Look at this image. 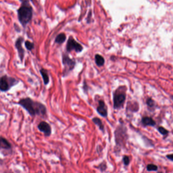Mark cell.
<instances>
[{"label": "cell", "mask_w": 173, "mask_h": 173, "mask_svg": "<svg viewBox=\"0 0 173 173\" xmlns=\"http://www.w3.org/2000/svg\"><path fill=\"white\" fill-rule=\"evenodd\" d=\"M96 110L100 115L103 117H107L108 116V109L105 102L103 100H99L98 105Z\"/></svg>", "instance_id": "30bf717a"}, {"label": "cell", "mask_w": 173, "mask_h": 173, "mask_svg": "<svg viewBox=\"0 0 173 173\" xmlns=\"http://www.w3.org/2000/svg\"><path fill=\"white\" fill-rule=\"evenodd\" d=\"M83 88V90H84V91L85 92L88 93V92L89 91L88 90L89 89V87L88 86L87 83L85 81H84Z\"/></svg>", "instance_id": "7402d4cb"}, {"label": "cell", "mask_w": 173, "mask_h": 173, "mask_svg": "<svg viewBox=\"0 0 173 173\" xmlns=\"http://www.w3.org/2000/svg\"><path fill=\"white\" fill-rule=\"evenodd\" d=\"M147 170L149 172H156L158 170V167L153 163H150L147 165Z\"/></svg>", "instance_id": "e0dca14e"}, {"label": "cell", "mask_w": 173, "mask_h": 173, "mask_svg": "<svg viewBox=\"0 0 173 173\" xmlns=\"http://www.w3.org/2000/svg\"><path fill=\"white\" fill-rule=\"evenodd\" d=\"M66 49L67 53H70L72 51H74L76 53H79L82 52V51L83 50V46L72 37H70L68 39Z\"/></svg>", "instance_id": "52a82bcc"}, {"label": "cell", "mask_w": 173, "mask_h": 173, "mask_svg": "<svg viewBox=\"0 0 173 173\" xmlns=\"http://www.w3.org/2000/svg\"><path fill=\"white\" fill-rule=\"evenodd\" d=\"M106 164L105 163V162H103V163H100L99 165H98V168L100 170V171H101L102 172L104 171H105L106 169Z\"/></svg>", "instance_id": "44dd1931"}, {"label": "cell", "mask_w": 173, "mask_h": 173, "mask_svg": "<svg viewBox=\"0 0 173 173\" xmlns=\"http://www.w3.org/2000/svg\"><path fill=\"white\" fill-rule=\"evenodd\" d=\"M153 101H152V100L151 99H149L147 100V103L148 105L150 106H151V105H153Z\"/></svg>", "instance_id": "cb8c5ba5"}, {"label": "cell", "mask_w": 173, "mask_h": 173, "mask_svg": "<svg viewBox=\"0 0 173 173\" xmlns=\"http://www.w3.org/2000/svg\"><path fill=\"white\" fill-rule=\"evenodd\" d=\"M158 130L159 132V133L163 135H166L169 133V132L167 131V130L165 129L164 128L161 127L159 128Z\"/></svg>", "instance_id": "ffe728a7"}, {"label": "cell", "mask_w": 173, "mask_h": 173, "mask_svg": "<svg viewBox=\"0 0 173 173\" xmlns=\"http://www.w3.org/2000/svg\"><path fill=\"white\" fill-rule=\"evenodd\" d=\"M11 148V145L10 142L5 138L0 137V149H10Z\"/></svg>", "instance_id": "8fae6325"}, {"label": "cell", "mask_w": 173, "mask_h": 173, "mask_svg": "<svg viewBox=\"0 0 173 173\" xmlns=\"http://www.w3.org/2000/svg\"><path fill=\"white\" fill-rule=\"evenodd\" d=\"M40 72L42 76L44 84L45 85H47L50 82V79H49V76L48 75L47 70H46L44 68H42L40 70Z\"/></svg>", "instance_id": "7c38bea8"}, {"label": "cell", "mask_w": 173, "mask_h": 173, "mask_svg": "<svg viewBox=\"0 0 173 173\" xmlns=\"http://www.w3.org/2000/svg\"><path fill=\"white\" fill-rule=\"evenodd\" d=\"M65 34H63V33H61V34H58V35L56 37L55 42V43H57V44H62L65 41Z\"/></svg>", "instance_id": "2e32d148"}, {"label": "cell", "mask_w": 173, "mask_h": 173, "mask_svg": "<svg viewBox=\"0 0 173 173\" xmlns=\"http://www.w3.org/2000/svg\"><path fill=\"white\" fill-rule=\"evenodd\" d=\"M95 61L98 66L101 67L105 64V59L103 56L99 54H96L95 55Z\"/></svg>", "instance_id": "5bb4252c"}, {"label": "cell", "mask_w": 173, "mask_h": 173, "mask_svg": "<svg viewBox=\"0 0 173 173\" xmlns=\"http://www.w3.org/2000/svg\"><path fill=\"white\" fill-rule=\"evenodd\" d=\"M166 157L167 158V159L173 161V154H167L166 155Z\"/></svg>", "instance_id": "603a6c76"}, {"label": "cell", "mask_w": 173, "mask_h": 173, "mask_svg": "<svg viewBox=\"0 0 173 173\" xmlns=\"http://www.w3.org/2000/svg\"><path fill=\"white\" fill-rule=\"evenodd\" d=\"M23 41H24V39L22 38V37H20L16 40L15 44V48L17 50L18 55L21 61H22L24 59V53H25V51L22 46V42H23Z\"/></svg>", "instance_id": "9c48e42d"}, {"label": "cell", "mask_w": 173, "mask_h": 173, "mask_svg": "<svg viewBox=\"0 0 173 173\" xmlns=\"http://www.w3.org/2000/svg\"><path fill=\"white\" fill-rule=\"evenodd\" d=\"M62 65L64 66L62 76L63 77H65L75 68L76 65V60L70 57L68 53L64 52L62 55Z\"/></svg>", "instance_id": "277c9868"}, {"label": "cell", "mask_w": 173, "mask_h": 173, "mask_svg": "<svg viewBox=\"0 0 173 173\" xmlns=\"http://www.w3.org/2000/svg\"><path fill=\"white\" fill-rule=\"evenodd\" d=\"M114 137L116 145L119 147L123 146L127 137V129L123 124L121 123L114 131Z\"/></svg>", "instance_id": "5b68a950"}, {"label": "cell", "mask_w": 173, "mask_h": 173, "mask_svg": "<svg viewBox=\"0 0 173 173\" xmlns=\"http://www.w3.org/2000/svg\"><path fill=\"white\" fill-rule=\"evenodd\" d=\"M18 83V81L14 78H11L7 76H3L0 78V91L7 92L11 88Z\"/></svg>", "instance_id": "8992f818"}, {"label": "cell", "mask_w": 173, "mask_h": 173, "mask_svg": "<svg viewBox=\"0 0 173 173\" xmlns=\"http://www.w3.org/2000/svg\"><path fill=\"white\" fill-rule=\"evenodd\" d=\"M126 90L125 86H119L113 93L114 110H118L123 108L126 100Z\"/></svg>", "instance_id": "7a4b0ae2"}, {"label": "cell", "mask_w": 173, "mask_h": 173, "mask_svg": "<svg viewBox=\"0 0 173 173\" xmlns=\"http://www.w3.org/2000/svg\"><path fill=\"white\" fill-rule=\"evenodd\" d=\"M38 129L43 132L46 137H49L52 133V128L51 125L47 122L42 121L38 125Z\"/></svg>", "instance_id": "ba28073f"}, {"label": "cell", "mask_w": 173, "mask_h": 173, "mask_svg": "<svg viewBox=\"0 0 173 173\" xmlns=\"http://www.w3.org/2000/svg\"><path fill=\"white\" fill-rule=\"evenodd\" d=\"M142 123L145 125L153 126L155 125V121L151 119V117H144L142 119Z\"/></svg>", "instance_id": "9a60e30c"}, {"label": "cell", "mask_w": 173, "mask_h": 173, "mask_svg": "<svg viewBox=\"0 0 173 173\" xmlns=\"http://www.w3.org/2000/svg\"><path fill=\"white\" fill-rule=\"evenodd\" d=\"M20 2H22L23 3H27L28 2V0H19Z\"/></svg>", "instance_id": "d4e9b609"}, {"label": "cell", "mask_w": 173, "mask_h": 173, "mask_svg": "<svg viewBox=\"0 0 173 173\" xmlns=\"http://www.w3.org/2000/svg\"><path fill=\"white\" fill-rule=\"evenodd\" d=\"M17 104L26 110L32 116L36 115L44 116L47 115L46 106L41 102L34 101L30 98H22Z\"/></svg>", "instance_id": "6da1fadb"}, {"label": "cell", "mask_w": 173, "mask_h": 173, "mask_svg": "<svg viewBox=\"0 0 173 173\" xmlns=\"http://www.w3.org/2000/svg\"><path fill=\"white\" fill-rule=\"evenodd\" d=\"M23 4L17 11V14L19 22L24 28L32 19V8L28 5V2Z\"/></svg>", "instance_id": "3957f363"}, {"label": "cell", "mask_w": 173, "mask_h": 173, "mask_svg": "<svg viewBox=\"0 0 173 173\" xmlns=\"http://www.w3.org/2000/svg\"><path fill=\"white\" fill-rule=\"evenodd\" d=\"M24 44H25V46H26V49L28 51H32V49H34V45L33 43L30 42L29 41H26L25 42Z\"/></svg>", "instance_id": "ac0fdd59"}, {"label": "cell", "mask_w": 173, "mask_h": 173, "mask_svg": "<svg viewBox=\"0 0 173 173\" xmlns=\"http://www.w3.org/2000/svg\"><path fill=\"white\" fill-rule=\"evenodd\" d=\"M123 164L127 166L129 165L130 163V159L129 156L128 155H124L123 157Z\"/></svg>", "instance_id": "d6986e66"}, {"label": "cell", "mask_w": 173, "mask_h": 173, "mask_svg": "<svg viewBox=\"0 0 173 173\" xmlns=\"http://www.w3.org/2000/svg\"><path fill=\"white\" fill-rule=\"evenodd\" d=\"M92 121L95 125L98 127L100 131H101L103 133L105 132V127L101 119L99 117H94L92 119Z\"/></svg>", "instance_id": "4fadbf2b"}]
</instances>
